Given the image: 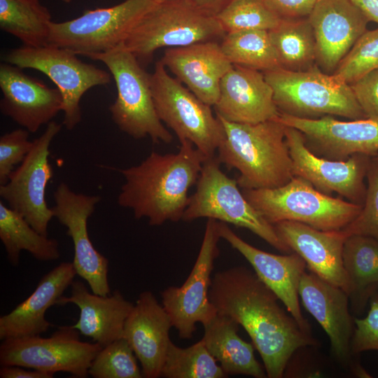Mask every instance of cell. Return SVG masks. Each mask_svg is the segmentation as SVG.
<instances>
[{
	"instance_id": "cell-1",
	"label": "cell",
	"mask_w": 378,
	"mask_h": 378,
	"mask_svg": "<svg viewBox=\"0 0 378 378\" xmlns=\"http://www.w3.org/2000/svg\"><path fill=\"white\" fill-rule=\"evenodd\" d=\"M209 296L218 314L229 316L246 331L269 378L282 377L298 349L317 344L255 272L245 267L215 273Z\"/></svg>"
},
{
	"instance_id": "cell-2",
	"label": "cell",
	"mask_w": 378,
	"mask_h": 378,
	"mask_svg": "<svg viewBox=\"0 0 378 378\" xmlns=\"http://www.w3.org/2000/svg\"><path fill=\"white\" fill-rule=\"evenodd\" d=\"M207 158L189 141L181 142L176 153L152 151L137 165L120 169L125 183L118 196L120 206L146 218L150 225L182 219L188 190L196 184Z\"/></svg>"
},
{
	"instance_id": "cell-3",
	"label": "cell",
	"mask_w": 378,
	"mask_h": 378,
	"mask_svg": "<svg viewBox=\"0 0 378 378\" xmlns=\"http://www.w3.org/2000/svg\"><path fill=\"white\" fill-rule=\"evenodd\" d=\"M225 136L216 158L228 169H237L242 189L273 188L294 176L286 141V126L278 119L255 124L229 122L217 116Z\"/></svg>"
},
{
	"instance_id": "cell-4",
	"label": "cell",
	"mask_w": 378,
	"mask_h": 378,
	"mask_svg": "<svg viewBox=\"0 0 378 378\" xmlns=\"http://www.w3.org/2000/svg\"><path fill=\"white\" fill-rule=\"evenodd\" d=\"M225 34L216 16L193 0H169L157 3L144 14L123 45L142 64L160 48L216 41Z\"/></svg>"
},
{
	"instance_id": "cell-5",
	"label": "cell",
	"mask_w": 378,
	"mask_h": 378,
	"mask_svg": "<svg viewBox=\"0 0 378 378\" xmlns=\"http://www.w3.org/2000/svg\"><path fill=\"white\" fill-rule=\"evenodd\" d=\"M263 74L281 113L311 119L326 115L367 118L350 85L316 66L300 71L278 67Z\"/></svg>"
},
{
	"instance_id": "cell-6",
	"label": "cell",
	"mask_w": 378,
	"mask_h": 378,
	"mask_svg": "<svg viewBox=\"0 0 378 378\" xmlns=\"http://www.w3.org/2000/svg\"><path fill=\"white\" fill-rule=\"evenodd\" d=\"M87 57L104 63L115 80L117 97L109 111L117 127L135 139L149 136L155 144H170L173 136L158 115L150 74L123 43Z\"/></svg>"
},
{
	"instance_id": "cell-7",
	"label": "cell",
	"mask_w": 378,
	"mask_h": 378,
	"mask_svg": "<svg viewBox=\"0 0 378 378\" xmlns=\"http://www.w3.org/2000/svg\"><path fill=\"white\" fill-rule=\"evenodd\" d=\"M250 204L270 223L295 221L314 228L340 230L360 212L363 205L326 195L304 178L294 176L273 188L242 189Z\"/></svg>"
},
{
	"instance_id": "cell-8",
	"label": "cell",
	"mask_w": 378,
	"mask_h": 378,
	"mask_svg": "<svg viewBox=\"0 0 378 378\" xmlns=\"http://www.w3.org/2000/svg\"><path fill=\"white\" fill-rule=\"evenodd\" d=\"M220 163L213 157L203 163L195 192L189 197L182 220L213 218L246 228L276 249L290 253L292 251L280 239L274 226L250 204L239 190L237 179L224 174Z\"/></svg>"
},
{
	"instance_id": "cell-9",
	"label": "cell",
	"mask_w": 378,
	"mask_h": 378,
	"mask_svg": "<svg viewBox=\"0 0 378 378\" xmlns=\"http://www.w3.org/2000/svg\"><path fill=\"white\" fill-rule=\"evenodd\" d=\"M150 80L160 120L175 133L180 143L189 141L206 158L214 157L225 134L211 106L172 77L160 60L150 74Z\"/></svg>"
},
{
	"instance_id": "cell-10",
	"label": "cell",
	"mask_w": 378,
	"mask_h": 378,
	"mask_svg": "<svg viewBox=\"0 0 378 378\" xmlns=\"http://www.w3.org/2000/svg\"><path fill=\"white\" fill-rule=\"evenodd\" d=\"M74 52L51 45L38 47L22 46L10 50L4 61L22 69H32L44 74L62 94V125L69 130L81 121L80 100L96 86L106 85L111 74L80 60Z\"/></svg>"
},
{
	"instance_id": "cell-11",
	"label": "cell",
	"mask_w": 378,
	"mask_h": 378,
	"mask_svg": "<svg viewBox=\"0 0 378 378\" xmlns=\"http://www.w3.org/2000/svg\"><path fill=\"white\" fill-rule=\"evenodd\" d=\"M157 3L125 0L106 8L86 10L74 19L52 22L48 45L85 57L111 50L124 43L136 22Z\"/></svg>"
},
{
	"instance_id": "cell-12",
	"label": "cell",
	"mask_w": 378,
	"mask_h": 378,
	"mask_svg": "<svg viewBox=\"0 0 378 378\" xmlns=\"http://www.w3.org/2000/svg\"><path fill=\"white\" fill-rule=\"evenodd\" d=\"M72 326H59L50 337L40 335L1 340L0 365H18L52 375L58 372L85 378L90 365L103 347L97 342L80 340Z\"/></svg>"
},
{
	"instance_id": "cell-13",
	"label": "cell",
	"mask_w": 378,
	"mask_h": 378,
	"mask_svg": "<svg viewBox=\"0 0 378 378\" xmlns=\"http://www.w3.org/2000/svg\"><path fill=\"white\" fill-rule=\"evenodd\" d=\"M220 239L218 221L208 218L198 255L186 281L161 292L162 304L181 339L191 338L197 323L204 326L217 315L209 292Z\"/></svg>"
},
{
	"instance_id": "cell-14",
	"label": "cell",
	"mask_w": 378,
	"mask_h": 378,
	"mask_svg": "<svg viewBox=\"0 0 378 378\" xmlns=\"http://www.w3.org/2000/svg\"><path fill=\"white\" fill-rule=\"evenodd\" d=\"M43 133L33 141L32 147L7 182L0 185V196L8 206L19 213L40 234L48 236L50 220L54 217L46 201V189L53 176L49 162L50 146L62 124L51 121Z\"/></svg>"
},
{
	"instance_id": "cell-15",
	"label": "cell",
	"mask_w": 378,
	"mask_h": 378,
	"mask_svg": "<svg viewBox=\"0 0 378 378\" xmlns=\"http://www.w3.org/2000/svg\"><path fill=\"white\" fill-rule=\"evenodd\" d=\"M285 135L294 176L304 178L326 195L336 192L349 202L363 205L367 192L365 178L372 157L357 153L346 160H328L306 146L298 130L286 126Z\"/></svg>"
},
{
	"instance_id": "cell-16",
	"label": "cell",
	"mask_w": 378,
	"mask_h": 378,
	"mask_svg": "<svg viewBox=\"0 0 378 378\" xmlns=\"http://www.w3.org/2000/svg\"><path fill=\"white\" fill-rule=\"evenodd\" d=\"M54 200L53 216L67 228L66 234L73 241L76 274L87 281L92 293L110 294L108 260L94 247L88 232V220L100 197L75 192L62 182L54 192Z\"/></svg>"
},
{
	"instance_id": "cell-17",
	"label": "cell",
	"mask_w": 378,
	"mask_h": 378,
	"mask_svg": "<svg viewBox=\"0 0 378 378\" xmlns=\"http://www.w3.org/2000/svg\"><path fill=\"white\" fill-rule=\"evenodd\" d=\"M278 119L300 131L306 146L318 157L339 161L357 153L378 155V118L342 121L331 115L311 119L280 113Z\"/></svg>"
},
{
	"instance_id": "cell-18",
	"label": "cell",
	"mask_w": 378,
	"mask_h": 378,
	"mask_svg": "<svg viewBox=\"0 0 378 378\" xmlns=\"http://www.w3.org/2000/svg\"><path fill=\"white\" fill-rule=\"evenodd\" d=\"M0 89L1 113L30 133L48 125L62 111L63 99L57 88H50L5 62L0 65Z\"/></svg>"
},
{
	"instance_id": "cell-19",
	"label": "cell",
	"mask_w": 378,
	"mask_h": 378,
	"mask_svg": "<svg viewBox=\"0 0 378 378\" xmlns=\"http://www.w3.org/2000/svg\"><path fill=\"white\" fill-rule=\"evenodd\" d=\"M220 238L239 252L252 266L258 278L277 296L300 328L311 334L310 326L302 314L299 302V284L307 267L304 260L293 252L276 255L249 244L227 223L218 221Z\"/></svg>"
},
{
	"instance_id": "cell-20",
	"label": "cell",
	"mask_w": 378,
	"mask_h": 378,
	"mask_svg": "<svg viewBox=\"0 0 378 378\" xmlns=\"http://www.w3.org/2000/svg\"><path fill=\"white\" fill-rule=\"evenodd\" d=\"M307 18L316 41V62L326 74L334 73L369 22L351 0H318Z\"/></svg>"
},
{
	"instance_id": "cell-21",
	"label": "cell",
	"mask_w": 378,
	"mask_h": 378,
	"mask_svg": "<svg viewBox=\"0 0 378 378\" xmlns=\"http://www.w3.org/2000/svg\"><path fill=\"white\" fill-rule=\"evenodd\" d=\"M214 106L217 116L237 123L255 124L280 115L264 74L234 64L223 78Z\"/></svg>"
},
{
	"instance_id": "cell-22",
	"label": "cell",
	"mask_w": 378,
	"mask_h": 378,
	"mask_svg": "<svg viewBox=\"0 0 378 378\" xmlns=\"http://www.w3.org/2000/svg\"><path fill=\"white\" fill-rule=\"evenodd\" d=\"M274 226L280 239L302 257L311 272L349 295L350 285L342 257L346 237L341 230H321L288 220Z\"/></svg>"
},
{
	"instance_id": "cell-23",
	"label": "cell",
	"mask_w": 378,
	"mask_h": 378,
	"mask_svg": "<svg viewBox=\"0 0 378 378\" xmlns=\"http://www.w3.org/2000/svg\"><path fill=\"white\" fill-rule=\"evenodd\" d=\"M172 327L168 314L153 293H141L126 318L122 337L140 362L144 377H160Z\"/></svg>"
},
{
	"instance_id": "cell-24",
	"label": "cell",
	"mask_w": 378,
	"mask_h": 378,
	"mask_svg": "<svg viewBox=\"0 0 378 378\" xmlns=\"http://www.w3.org/2000/svg\"><path fill=\"white\" fill-rule=\"evenodd\" d=\"M299 297L303 306L326 332L335 357L347 363L355 322L349 307V298L341 288L312 272H304L299 284Z\"/></svg>"
},
{
	"instance_id": "cell-25",
	"label": "cell",
	"mask_w": 378,
	"mask_h": 378,
	"mask_svg": "<svg viewBox=\"0 0 378 378\" xmlns=\"http://www.w3.org/2000/svg\"><path fill=\"white\" fill-rule=\"evenodd\" d=\"M160 61L181 83L211 106L218 99L223 78L233 66L216 41L166 48Z\"/></svg>"
},
{
	"instance_id": "cell-26",
	"label": "cell",
	"mask_w": 378,
	"mask_h": 378,
	"mask_svg": "<svg viewBox=\"0 0 378 378\" xmlns=\"http://www.w3.org/2000/svg\"><path fill=\"white\" fill-rule=\"evenodd\" d=\"M76 275L72 262H63L46 274L33 293L10 313L0 317V340L40 335L52 324L46 311L57 304Z\"/></svg>"
},
{
	"instance_id": "cell-27",
	"label": "cell",
	"mask_w": 378,
	"mask_h": 378,
	"mask_svg": "<svg viewBox=\"0 0 378 378\" xmlns=\"http://www.w3.org/2000/svg\"><path fill=\"white\" fill-rule=\"evenodd\" d=\"M69 303L76 304L80 310L73 326L102 346L122 337L125 322L134 305L118 290L107 295L91 293L80 281H74L71 295H62L57 304Z\"/></svg>"
},
{
	"instance_id": "cell-28",
	"label": "cell",
	"mask_w": 378,
	"mask_h": 378,
	"mask_svg": "<svg viewBox=\"0 0 378 378\" xmlns=\"http://www.w3.org/2000/svg\"><path fill=\"white\" fill-rule=\"evenodd\" d=\"M239 324L218 314L204 327L202 338L206 349L228 375L243 374L265 378L267 374L254 355V346L238 335Z\"/></svg>"
},
{
	"instance_id": "cell-29",
	"label": "cell",
	"mask_w": 378,
	"mask_h": 378,
	"mask_svg": "<svg viewBox=\"0 0 378 378\" xmlns=\"http://www.w3.org/2000/svg\"><path fill=\"white\" fill-rule=\"evenodd\" d=\"M342 257L350 285L351 310L360 315L378 293V239L364 235L349 236L344 243Z\"/></svg>"
},
{
	"instance_id": "cell-30",
	"label": "cell",
	"mask_w": 378,
	"mask_h": 378,
	"mask_svg": "<svg viewBox=\"0 0 378 378\" xmlns=\"http://www.w3.org/2000/svg\"><path fill=\"white\" fill-rule=\"evenodd\" d=\"M0 239L10 264L16 266L22 251H28L41 261L60 257L58 242L38 232L17 211L0 202Z\"/></svg>"
},
{
	"instance_id": "cell-31",
	"label": "cell",
	"mask_w": 378,
	"mask_h": 378,
	"mask_svg": "<svg viewBox=\"0 0 378 378\" xmlns=\"http://www.w3.org/2000/svg\"><path fill=\"white\" fill-rule=\"evenodd\" d=\"M50 12L39 0H0V28L23 46L48 45Z\"/></svg>"
},
{
	"instance_id": "cell-32",
	"label": "cell",
	"mask_w": 378,
	"mask_h": 378,
	"mask_svg": "<svg viewBox=\"0 0 378 378\" xmlns=\"http://www.w3.org/2000/svg\"><path fill=\"white\" fill-rule=\"evenodd\" d=\"M269 34L280 67L300 71L313 66L316 59V41L307 18L281 19Z\"/></svg>"
},
{
	"instance_id": "cell-33",
	"label": "cell",
	"mask_w": 378,
	"mask_h": 378,
	"mask_svg": "<svg viewBox=\"0 0 378 378\" xmlns=\"http://www.w3.org/2000/svg\"><path fill=\"white\" fill-rule=\"evenodd\" d=\"M220 44L232 64L263 71L280 67L269 31L251 29L228 32Z\"/></svg>"
},
{
	"instance_id": "cell-34",
	"label": "cell",
	"mask_w": 378,
	"mask_h": 378,
	"mask_svg": "<svg viewBox=\"0 0 378 378\" xmlns=\"http://www.w3.org/2000/svg\"><path fill=\"white\" fill-rule=\"evenodd\" d=\"M160 377L166 378H224L227 375L211 356L202 340L181 348L169 344Z\"/></svg>"
},
{
	"instance_id": "cell-35",
	"label": "cell",
	"mask_w": 378,
	"mask_h": 378,
	"mask_svg": "<svg viewBox=\"0 0 378 378\" xmlns=\"http://www.w3.org/2000/svg\"><path fill=\"white\" fill-rule=\"evenodd\" d=\"M225 33L275 28L281 19L264 0H232L216 15Z\"/></svg>"
},
{
	"instance_id": "cell-36",
	"label": "cell",
	"mask_w": 378,
	"mask_h": 378,
	"mask_svg": "<svg viewBox=\"0 0 378 378\" xmlns=\"http://www.w3.org/2000/svg\"><path fill=\"white\" fill-rule=\"evenodd\" d=\"M136 356L123 337L102 348L92 360L89 375L94 378L143 377Z\"/></svg>"
},
{
	"instance_id": "cell-37",
	"label": "cell",
	"mask_w": 378,
	"mask_h": 378,
	"mask_svg": "<svg viewBox=\"0 0 378 378\" xmlns=\"http://www.w3.org/2000/svg\"><path fill=\"white\" fill-rule=\"evenodd\" d=\"M378 69V29L366 30L342 58L332 74L351 85Z\"/></svg>"
},
{
	"instance_id": "cell-38",
	"label": "cell",
	"mask_w": 378,
	"mask_h": 378,
	"mask_svg": "<svg viewBox=\"0 0 378 378\" xmlns=\"http://www.w3.org/2000/svg\"><path fill=\"white\" fill-rule=\"evenodd\" d=\"M367 192L360 214L341 230L347 237L364 235L378 239V158L372 157L368 170Z\"/></svg>"
},
{
	"instance_id": "cell-39",
	"label": "cell",
	"mask_w": 378,
	"mask_h": 378,
	"mask_svg": "<svg viewBox=\"0 0 378 378\" xmlns=\"http://www.w3.org/2000/svg\"><path fill=\"white\" fill-rule=\"evenodd\" d=\"M24 128L14 130L0 137V185L5 184L15 165L20 164L30 151L33 141Z\"/></svg>"
},
{
	"instance_id": "cell-40",
	"label": "cell",
	"mask_w": 378,
	"mask_h": 378,
	"mask_svg": "<svg viewBox=\"0 0 378 378\" xmlns=\"http://www.w3.org/2000/svg\"><path fill=\"white\" fill-rule=\"evenodd\" d=\"M355 330L351 341V352L378 351V293L370 301V309L363 318H354Z\"/></svg>"
},
{
	"instance_id": "cell-41",
	"label": "cell",
	"mask_w": 378,
	"mask_h": 378,
	"mask_svg": "<svg viewBox=\"0 0 378 378\" xmlns=\"http://www.w3.org/2000/svg\"><path fill=\"white\" fill-rule=\"evenodd\" d=\"M367 118H378V69L350 85Z\"/></svg>"
},
{
	"instance_id": "cell-42",
	"label": "cell",
	"mask_w": 378,
	"mask_h": 378,
	"mask_svg": "<svg viewBox=\"0 0 378 378\" xmlns=\"http://www.w3.org/2000/svg\"><path fill=\"white\" fill-rule=\"evenodd\" d=\"M281 19L305 18L318 0H264Z\"/></svg>"
},
{
	"instance_id": "cell-43",
	"label": "cell",
	"mask_w": 378,
	"mask_h": 378,
	"mask_svg": "<svg viewBox=\"0 0 378 378\" xmlns=\"http://www.w3.org/2000/svg\"><path fill=\"white\" fill-rule=\"evenodd\" d=\"M54 375L18 365H4L0 369L1 378H52Z\"/></svg>"
},
{
	"instance_id": "cell-44",
	"label": "cell",
	"mask_w": 378,
	"mask_h": 378,
	"mask_svg": "<svg viewBox=\"0 0 378 378\" xmlns=\"http://www.w3.org/2000/svg\"><path fill=\"white\" fill-rule=\"evenodd\" d=\"M368 21L378 24V0H351Z\"/></svg>"
},
{
	"instance_id": "cell-45",
	"label": "cell",
	"mask_w": 378,
	"mask_h": 378,
	"mask_svg": "<svg viewBox=\"0 0 378 378\" xmlns=\"http://www.w3.org/2000/svg\"><path fill=\"white\" fill-rule=\"evenodd\" d=\"M232 0H193V1L202 9L216 15Z\"/></svg>"
},
{
	"instance_id": "cell-46",
	"label": "cell",
	"mask_w": 378,
	"mask_h": 378,
	"mask_svg": "<svg viewBox=\"0 0 378 378\" xmlns=\"http://www.w3.org/2000/svg\"><path fill=\"white\" fill-rule=\"evenodd\" d=\"M156 3H161V2H164V1H169V0H154Z\"/></svg>"
},
{
	"instance_id": "cell-47",
	"label": "cell",
	"mask_w": 378,
	"mask_h": 378,
	"mask_svg": "<svg viewBox=\"0 0 378 378\" xmlns=\"http://www.w3.org/2000/svg\"><path fill=\"white\" fill-rule=\"evenodd\" d=\"M64 3L69 4L72 1V0H62Z\"/></svg>"
},
{
	"instance_id": "cell-48",
	"label": "cell",
	"mask_w": 378,
	"mask_h": 378,
	"mask_svg": "<svg viewBox=\"0 0 378 378\" xmlns=\"http://www.w3.org/2000/svg\"><path fill=\"white\" fill-rule=\"evenodd\" d=\"M376 156H377V157L378 158V155H376Z\"/></svg>"
}]
</instances>
